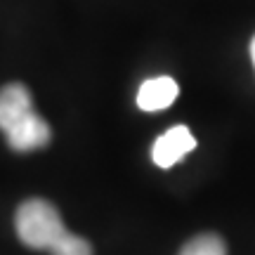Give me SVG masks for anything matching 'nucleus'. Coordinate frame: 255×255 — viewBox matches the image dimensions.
I'll list each match as a JSON object with an SVG mask.
<instances>
[{"instance_id": "nucleus-4", "label": "nucleus", "mask_w": 255, "mask_h": 255, "mask_svg": "<svg viewBox=\"0 0 255 255\" xmlns=\"http://www.w3.org/2000/svg\"><path fill=\"white\" fill-rule=\"evenodd\" d=\"M177 83L170 78V76H156V78H149L139 85V92H137V107L142 111H163L168 109L175 100H177Z\"/></svg>"}, {"instance_id": "nucleus-6", "label": "nucleus", "mask_w": 255, "mask_h": 255, "mask_svg": "<svg viewBox=\"0 0 255 255\" xmlns=\"http://www.w3.org/2000/svg\"><path fill=\"white\" fill-rule=\"evenodd\" d=\"M50 253L52 255H92V246H90V241H85L83 237L66 232Z\"/></svg>"}, {"instance_id": "nucleus-5", "label": "nucleus", "mask_w": 255, "mask_h": 255, "mask_svg": "<svg viewBox=\"0 0 255 255\" xmlns=\"http://www.w3.org/2000/svg\"><path fill=\"white\" fill-rule=\"evenodd\" d=\"M180 255H227V246L218 234H199L189 244H184Z\"/></svg>"}, {"instance_id": "nucleus-3", "label": "nucleus", "mask_w": 255, "mask_h": 255, "mask_svg": "<svg viewBox=\"0 0 255 255\" xmlns=\"http://www.w3.org/2000/svg\"><path fill=\"white\" fill-rule=\"evenodd\" d=\"M196 146V139L191 135V130L187 126H175L168 132L158 137L151 146V158L158 168H170L177 161H182Z\"/></svg>"}, {"instance_id": "nucleus-7", "label": "nucleus", "mask_w": 255, "mask_h": 255, "mask_svg": "<svg viewBox=\"0 0 255 255\" xmlns=\"http://www.w3.org/2000/svg\"><path fill=\"white\" fill-rule=\"evenodd\" d=\"M251 59H253V64H255V36H253V40H251Z\"/></svg>"}, {"instance_id": "nucleus-2", "label": "nucleus", "mask_w": 255, "mask_h": 255, "mask_svg": "<svg viewBox=\"0 0 255 255\" xmlns=\"http://www.w3.org/2000/svg\"><path fill=\"white\" fill-rule=\"evenodd\" d=\"M33 114H36L33 97L26 85L9 83L5 88H0V130L5 135L17 126H21L26 119H31Z\"/></svg>"}, {"instance_id": "nucleus-1", "label": "nucleus", "mask_w": 255, "mask_h": 255, "mask_svg": "<svg viewBox=\"0 0 255 255\" xmlns=\"http://www.w3.org/2000/svg\"><path fill=\"white\" fill-rule=\"evenodd\" d=\"M14 229L21 244L33 251H52L59 239L69 232L64 227L59 210L45 199H28L17 208Z\"/></svg>"}]
</instances>
